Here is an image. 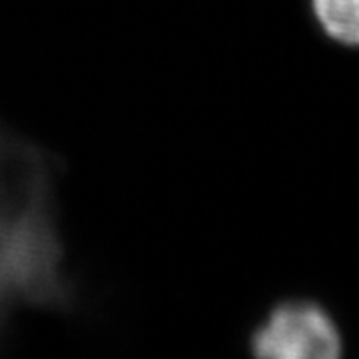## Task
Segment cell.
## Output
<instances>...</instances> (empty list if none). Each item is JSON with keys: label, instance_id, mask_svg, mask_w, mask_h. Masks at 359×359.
I'll return each instance as SVG.
<instances>
[{"label": "cell", "instance_id": "obj_1", "mask_svg": "<svg viewBox=\"0 0 359 359\" xmlns=\"http://www.w3.org/2000/svg\"><path fill=\"white\" fill-rule=\"evenodd\" d=\"M254 353L271 359H334L341 339L332 318L311 304H285L273 309L254 337Z\"/></svg>", "mask_w": 359, "mask_h": 359}, {"label": "cell", "instance_id": "obj_2", "mask_svg": "<svg viewBox=\"0 0 359 359\" xmlns=\"http://www.w3.org/2000/svg\"><path fill=\"white\" fill-rule=\"evenodd\" d=\"M327 36L349 46L359 44V0H311Z\"/></svg>", "mask_w": 359, "mask_h": 359}]
</instances>
